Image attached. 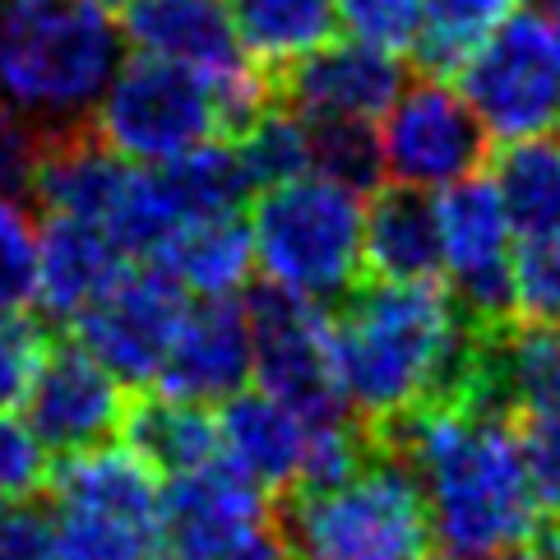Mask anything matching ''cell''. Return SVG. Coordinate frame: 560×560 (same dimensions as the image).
<instances>
[{"label": "cell", "instance_id": "f35d334b", "mask_svg": "<svg viewBox=\"0 0 560 560\" xmlns=\"http://www.w3.org/2000/svg\"><path fill=\"white\" fill-rule=\"evenodd\" d=\"M97 5H107V10H126L130 0H97Z\"/></svg>", "mask_w": 560, "mask_h": 560}, {"label": "cell", "instance_id": "b9f144b4", "mask_svg": "<svg viewBox=\"0 0 560 560\" xmlns=\"http://www.w3.org/2000/svg\"><path fill=\"white\" fill-rule=\"evenodd\" d=\"M0 5H5V0H0Z\"/></svg>", "mask_w": 560, "mask_h": 560}, {"label": "cell", "instance_id": "8992f818", "mask_svg": "<svg viewBox=\"0 0 560 560\" xmlns=\"http://www.w3.org/2000/svg\"><path fill=\"white\" fill-rule=\"evenodd\" d=\"M47 491L56 560H153L163 472L130 440H103L93 450L61 454Z\"/></svg>", "mask_w": 560, "mask_h": 560}, {"label": "cell", "instance_id": "d590c367", "mask_svg": "<svg viewBox=\"0 0 560 560\" xmlns=\"http://www.w3.org/2000/svg\"><path fill=\"white\" fill-rule=\"evenodd\" d=\"M0 560H56L47 514L28 500H0Z\"/></svg>", "mask_w": 560, "mask_h": 560}, {"label": "cell", "instance_id": "44dd1931", "mask_svg": "<svg viewBox=\"0 0 560 560\" xmlns=\"http://www.w3.org/2000/svg\"><path fill=\"white\" fill-rule=\"evenodd\" d=\"M362 269L385 283H427L440 278V223L435 195L412 186H389L366 199Z\"/></svg>", "mask_w": 560, "mask_h": 560}, {"label": "cell", "instance_id": "ffe728a7", "mask_svg": "<svg viewBox=\"0 0 560 560\" xmlns=\"http://www.w3.org/2000/svg\"><path fill=\"white\" fill-rule=\"evenodd\" d=\"M121 269H130V255L74 218H51L43 228V269H37V306L61 325H74L97 296H103Z\"/></svg>", "mask_w": 560, "mask_h": 560}, {"label": "cell", "instance_id": "f546056e", "mask_svg": "<svg viewBox=\"0 0 560 560\" xmlns=\"http://www.w3.org/2000/svg\"><path fill=\"white\" fill-rule=\"evenodd\" d=\"M514 315L560 325V232L518 242V250H514Z\"/></svg>", "mask_w": 560, "mask_h": 560}, {"label": "cell", "instance_id": "52a82bcc", "mask_svg": "<svg viewBox=\"0 0 560 560\" xmlns=\"http://www.w3.org/2000/svg\"><path fill=\"white\" fill-rule=\"evenodd\" d=\"M28 190L43 213L107 232L130 259H149L172 232L158 167L130 163V158L107 149L89 126L43 139Z\"/></svg>", "mask_w": 560, "mask_h": 560}, {"label": "cell", "instance_id": "9a60e30c", "mask_svg": "<svg viewBox=\"0 0 560 560\" xmlns=\"http://www.w3.org/2000/svg\"><path fill=\"white\" fill-rule=\"evenodd\" d=\"M190 296L163 269H121V278L74 319V338L121 385H153Z\"/></svg>", "mask_w": 560, "mask_h": 560}, {"label": "cell", "instance_id": "8fae6325", "mask_svg": "<svg viewBox=\"0 0 560 560\" xmlns=\"http://www.w3.org/2000/svg\"><path fill=\"white\" fill-rule=\"evenodd\" d=\"M380 167L394 186L445 190L487 163V130L450 79L422 74L380 116Z\"/></svg>", "mask_w": 560, "mask_h": 560}, {"label": "cell", "instance_id": "4316f807", "mask_svg": "<svg viewBox=\"0 0 560 560\" xmlns=\"http://www.w3.org/2000/svg\"><path fill=\"white\" fill-rule=\"evenodd\" d=\"M232 149L242 158L255 190L288 182L296 172H311V121L273 97V107L259 112L255 121L232 139Z\"/></svg>", "mask_w": 560, "mask_h": 560}, {"label": "cell", "instance_id": "8d00e7d4", "mask_svg": "<svg viewBox=\"0 0 560 560\" xmlns=\"http://www.w3.org/2000/svg\"><path fill=\"white\" fill-rule=\"evenodd\" d=\"M500 560H560V524L556 528L542 524L524 547H514L510 556H500Z\"/></svg>", "mask_w": 560, "mask_h": 560}, {"label": "cell", "instance_id": "74e56055", "mask_svg": "<svg viewBox=\"0 0 560 560\" xmlns=\"http://www.w3.org/2000/svg\"><path fill=\"white\" fill-rule=\"evenodd\" d=\"M223 560H288V551H283V542H278V537L259 533V537H250L246 547H236V551L223 556Z\"/></svg>", "mask_w": 560, "mask_h": 560}, {"label": "cell", "instance_id": "e0dca14e", "mask_svg": "<svg viewBox=\"0 0 560 560\" xmlns=\"http://www.w3.org/2000/svg\"><path fill=\"white\" fill-rule=\"evenodd\" d=\"M404 89L398 51L371 47L362 37L325 43L273 74V97L306 121H366L375 126Z\"/></svg>", "mask_w": 560, "mask_h": 560}, {"label": "cell", "instance_id": "ab89813d", "mask_svg": "<svg viewBox=\"0 0 560 560\" xmlns=\"http://www.w3.org/2000/svg\"><path fill=\"white\" fill-rule=\"evenodd\" d=\"M533 5H542V10H560V0H533Z\"/></svg>", "mask_w": 560, "mask_h": 560}, {"label": "cell", "instance_id": "603a6c76", "mask_svg": "<svg viewBox=\"0 0 560 560\" xmlns=\"http://www.w3.org/2000/svg\"><path fill=\"white\" fill-rule=\"evenodd\" d=\"M242 51L259 70H288L315 47L334 43L338 10L334 0H228Z\"/></svg>", "mask_w": 560, "mask_h": 560}, {"label": "cell", "instance_id": "83f0119b", "mask_svg": "<svg viewBox=\"0 0 560 560\" xmlns=\"http://www.w3.org/2000/svg\"><path fill=\"white\" fill-rule=\"evenodd\" d=\"M43 269V223L19 190L0 186V311H28Z\"/></svg>", "mask_w": 560, "mask_h": 560}, {"label": "cell", "instance_id": "e575fe53", "mask_svg": "<svg viewBox=\"0 0 560 560\" xmlns=\"http://www.w3.org/2000/svg\"><path fill=\"white\" fill-rule=\"evenodd\" d=\"M43 130L33 121H24L5 97H0V186L10 190H28V176H33V163L43 153Z\"/></svg>", "mask_w": 560, "mask_h": 560}, {"label": "cell", "instance_id": "5b68a950", "mask_svg": "<svg viewBox=\"0 0 560 560\" xmlns=\"http://www.w3.org/2000/svg\"><path fill=\"white\" fill-rule=\"evenodd\" d=\"M278 542L288 560H427L431 518L408 464L380 445L348 472L296 487Z\"/></svg>", "mask_w": 560, "mask_h": 560}, {"label": "cell", "instance_id": "484cf974", "mask_svg": "<svg viewBox=\"0 0 560 560\" xmlns=\"http://www.w3.org/2000/svg\"><path fill=\"white\" fill-rule=\"evenodd\" d=\"M514 0H422V28H417V66L422 74L454 79L458 66L482 47V37L510 14Z\"/></svg>", "mask_w": 560, "mask_h": 560}, {"label": "cell", "instance_id": "60d3db41", "mask_svg": "<svg viewBox=\"0 0 560 560\" xmlns=\"http://www.w3.org/2000/svg\"><path fill=\"white\" fill-rule=\"evenodd\" d=\"M445 560H464V556H450V551H445Z\"/></svg>", "mask_w": 560, "mask_h": 560}, {"label": "cell", "instance_id": "277c9868", "mask_svg": "<svg viewBox=\"0 0 560 560\" xmlns=\"http://www.w3.org/2000/svg\"><path fill=\"white\" fill-rule=\"evenodd\" d=\"M366 190L325 172H296L288 182L259 186L246 213L255 273L265 288L334 306L362 278Z\"/></svg>", "mask_w": 560, "mask_h": 560}, {"label": "cell", "instance_id": "4fadbf2b", "mask_svg": "<svg viewBox=\"0 0 560 560\" xmlns=\"http://www.w3.org/2000/svg\"><path fill=\"white\" fill-rule=\"evenodd\" d=\"M269 491L228 458L163 477L153 560H223L269 533Z\"/></svg>", "mask_w": 560, "mask_h": 560}, {"label": "cell", "instance_id": "ac0fdd59", "mask_svg": "<svg viewBox=\"0 0 560 560\" xmlns=\"http://www.w3.org/2000/svg\"><path fill=\"white\" fill-rule=\"evenodd\" d=\"M250 315L236 296H190L158 371V394L218 408L250 385Z\"/></svg>", "mask_w": 560, "mask_h": 560}, {"label": "cell", "instance_id": "f1b7e54d", "mask_svg": "<svg viewBox=\"0 0 560 560\" xmlns=\"http://www.w3.org/2000/svg\"><path fill=\"white\" fill-rule=\"evenodd\" d=\"M311 172L338 176L357 190H375L380 167V135L366 121H311Z\"/></svg>", "mask_w": 560, "mask_h": 560}, {"label": "cell", "instance_id": "cb8c5ba5", "mask_svg": "<svg viewBox=\"0 0 560 560\" xmlns=\"http://www.w3.org/2000/svg\"><path fill=\"white\" fill-rule=\"evenodd\" d=\"M491 182L518 242L560 232V139L551 135L514 139L500 153Z\"/></svg>", "mask_w": 560, "mask_h": 560}, {"label": "cell", "instance_id": "ba28073f", "mask_svg": "<svg viewBox=\"0 0 560 560\" xmlns=\"http://www.w3.org/2000/svg\"><path fill=\"white\" fill-rule=\"evenodd\" d=\"M89 130L130 163L163 167L209 139H228L223 97L209 74L135 51L97 97Z\"/></svg>", "mask_w": 560, "mask_h": 560}, {"label": "cell", "instance_id": "7402d4cb", "mask_svg": "<svg viewBox=\"0 0 560 560\" xmlns=\"http://www.w3.org/2000/svg\"><path fill=\"white\" fill-rule=\"evenodd\" d=\"M149 265L163 269L186 296H236L255 273L246 218L218 213L182 223L149 255Z\"/></svg>", "mask_w": 560, "mask_h": 560}, {"label": "cell", "instance_id": "9c48e42d", "mask_svg": "<svg viewBox=\"0 0 560 560\" xmlns=\"http://www.w3.org/2000/svg\"><path fill=\"white\" fill-rule=\"evenodd\" d=\"M218 450L265 491H296L348 472L366 454L357 417H315L269 389H242L218 404Z\"/></svg>", "mask_w": 560, "mask_h": 560}, {"label": "cell", "instance_id": "836d02e7", "mask_svg": "<svg viewBox=\"0 0 560 560\" xmlns=\"http://www.w3.org/2000/svg\"><path fill=\"white\" fill-rule=\"evenodd\" d=\"M518 435H524V454H528L537 495H542L547 514L560 518V408L518 417Z\"/></svg>", "mask_w": 560, "mask_h": 560}, {"label": "cell", "instance_id": "2e32d148", "mask_svg": "<svg viewBox=\"0 0 560 560\" xmlns=\"http://www.w3.org/2000/svg\"><path fill=\"white\" fill-rule=\"evenodd\" d=\"M24 422L47 445V454H79L126 431V385L79 343L47 348L24 389Z\"/></svg>", "mask_w": 560, "mask_h": 560}, {"label": "cell", "instance_id": "1f68e13d", "mask_svg": "<svg viewBox=\"0 0 560 560\" xmlns=\"http://www.w3.org/2000/svg\"><path fill=\"white\" fill-rule=\"evenodd\" d=\"M47 445L33 435L24 412L0 404V500H28L47 487Z\"/></svg>", "mask_w": 560, "mask_h": 560}, {"label": "cell", "instance_id": "3957f363", "mask_svg": "<svg viewBox=\"0 0 560 560\" xmlns=\"http://www.w3.org/2000/svg\"><path fill=\"white\" fill-rule=\"evenodd\" d=\"M126 61V37L97 0L0 5V97L43 135L89 126Z\"/></svg>", "mask_w": 560, "mask_h": 560}, {"label": "cell", "instance_id": "d4e9b609", "mask_svg": "<svg viewBox=\"0 0 560 560\" xmlns=\"http://www.w3.org/2000/svg\"><path fill=\"white\" fill-rule=\"evenodd\" d=\"M126 431H130V445L163 477L199 468L209 458H223V450H218V412L205 404H186V398L158 394L153 404L135 408L126 417Z\"/></svg>", "mask_w": 560, "mask_h": 560}, {"label": "cell", "instance_id": "d6986e66", "mask_svg": "<svg viewBox=\"0 0 560 560\" xmlns=\"http://www.w3.org/2000/svg\"><path fill=\"white\" fill-rule=\"evenodd\" d=\"M126 37L139 51L182 61L209 79L250 66L228 0H130Z\"/></svg>", "mask_w": 560, "mask_h": 560}, {"label": "cell", "instance_id": "4dcf8cb0", "mask_svg": "<svg viewBox=\"0 0 560 560\" xmlns=\"http://www.w3.org/2000/svg\"><path fill=\"white\" fill-rule=\"evenodd\" d=\"M334 10L352 37L398 56L412 51L422 28V0H334Z\"/></svg>", "mask_w": 560, "mask_h": 560}, {"label": "cell", "instance_id": "7a4b0ae2", "mask_svg": "<svg viewBox=\"0 0 560 560\" xmlns=\"http://www.w3.org/2000/svg\"><path fill=\"white\" fill-rule=\"evenodd\" d=\"M477 348L482 325H472L435 278H375L371 288H352L334 315L338 398L366 431H389L408 412L464 394L477 375Z\"/></svg>", "mask_w": 560, "mask_h": 560}, {"label": "cell", "instance_id": "30bf717a", "mask_svg": "<svg viewBox=\"0 0 560 560\" xmlns=\"http://www.w3.org/2000/svg\"><path fill=\"white\" fill-rule=\"evenodd\" d=\"M454 79L500 144L560 130V28L547 14L510 10Z\"/></svg>", "mask_w": 560, "mask_h": 560}, {"label": "cell", "instance_id": "6da1fadb", "mask_svg": "<svg viewBox=\"0 0 560 560\" xmlns=\"http://www.w3.org/2000/svg\"><path fill=\"white\" fill-rule=\"evenodd\" d=\"M380 445L412 472L431 518V542L464 560H500L547 524L524 435L477 385L408 412Z\"/></svg>", "mask_w": 560, "mask_h": 560}, {"label": "cell", "instance_id": "7c38bea8", "mask_svg": "<svg viewBox=\"0 0 560 560\" xmlns=\"http://www.w3.org/2000/svg\"><path fill=\"white\" fill-rule=\"evenodd\" d=\"M440 223V273L445 288L472 325H505L514 319V250L518 236L500 205L495 182L482 172L435 190Z\"/></svg>", "mask_w": 560, "mask_h": 560}, {"label": "cell", "instance_id": "5bb4252c", "mask_svg": "<svg viewBox=\"0 0 560 560\" xmlns=\"http://www.w3.org/2000/svg\"><path fill=\"white\" fill-rule=\"evenodd\" d=\"M250 315V352L255 371L250 380L259 389L288 398L302 412L315 417H343L334 380V315L329 306L302 302V296L265 288L246 306ZM352 417V412H348Z\"/></svg>", "mask_w": 560, "mask_h": 560}, {"label": "cell", "instance_id": "d6a6232c", "mask_svg": "<svg viewBox=\"0 0 560 560\" xmlns=\"http://www.w3.org/2000/svg\"><path fill=\"white\" fill-rule=\"evenodd\" d=\"M47 334L28 311H0V404H19L37 362L47 357Z\"/></svg>", "mask_w": 560, "mask_h": 560}]
</instances>
